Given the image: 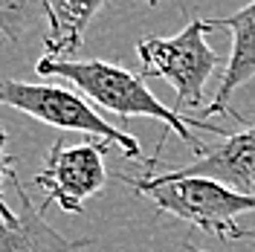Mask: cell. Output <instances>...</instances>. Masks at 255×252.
Here are the masks:
<instances>
[{"instance_id": "6da1fadb", "label": "cell", "mask_w": 255, "mask_h": 252, "mask_svg": "<svg viewBox=\"0 0 255 252\" xmlns=\"http://www.w3.org/2000/svg\"><path fill=\"white\" fill-rule=\"evenodd\" d=\"M35 73L41 79H64L70 84H76V90L87 96L90 102H96L99 108L116 113L122 119V127H128V122L133 116H145V119H157L165 125V133L162 139L157 142V151L154 157L145 162V174H154V165H157L159 154H162V145H165V136L168 130L177 133L180 139L186 142L189 148H194V154H206L209 148L203 142L191 133L189 127H206V130H215V133H226V127H212L209 122H191L189 116H180L174 113V108L162 105L157 96L148 90L142 76L130 73L125 67H116V64L108 61H76V58H41L35 64Z\"/></svg>"}, {"instance_id": "7a4b0ae2", "label": "cell", "mask_w": 255, "mask_h": 252, "mask_svg": "<svg viewBox=\"0 0 255 252\" xmlns=\"http://www.w3.org/2000/svg\"><path fill=\"white\" fill-rule=\"evenodd\" d=\"M136 191L139 197H148L157 206L159 215H171L180 221L203 229L221 241H244V229L238 226L241 215L255 212V194H241L223 183L206 180V177H183V180H162L157 174L142 177H116Z\"/></svg>"}, {"instance_id": "3957f363", "label": "cell", "mask_w": 255, "mask_h": 252, "mask_svg": "<svg viewBox=\"0 0 255 252\" xmlns=\"http://www.w3.org/2000/svg\"><path fill=\"white\" fill-rule=\"evenodd\" d=\"M209 23L191 17L171 38H145L136 44L142 79H165L174 87V113L197 111L203 105V87L209 76L221 67L218 52L206 44Z\"/></svg>"}, {"instance_id": "277c9868", "label": "cell", "mask_w": 255, "mask_h": 252, "mask_svg": "<svg viewBox=\"0 0 255 252\" xmlns=\"http://www.w3.org/2000/svg\"><path fill=\"white\" fill-rule=\"evenodd\" d=\"M0 108H12L61 130H81L93 139H105L116 145L128 159H139L142 148L133 133L125 127H113L73 90L58 84H29V81H0Z\"/></svg>"}, {"instance_id": "5b68a950", "label": "cell", "mask_w": 255, "mask_h": 252, "mask_svg": "<svg viewBox=\"0 0 255 252\" xmlns=\"http://www.w3.org/2000/svg\"><path fill=\"white\" fill-rule=\"evenodd\" d=\"M113 145L105 139H87L81 145H64L61 139L49 148L41 171L35 174V186L47 191L44 212L52 200L70 215L84 212V200L93 197L96 191L105 189L108 183V168H105V154Z\"/></svg>"}, {"instance_id": "8992f818", "label": "cell", "mask_w": 255, "mask_h": 252, "mask_svg": "<svg viewBox=\"0 0 255 252\" xmlns=\"http://www.w3.org/2000/svg\"><path fill=\"white\" fill-rule=\"evenodd\" d=\"M162 180H183V177H206L223 183L241 194H255V125L229 133L221 145L209 148L197 162L177 171L157 174Z\"/></svg>"}, {"instance_id": "52a82bcc", "label": "cell", "mask_w": 255, "mask_h": 252, "mask_svg": "<svg viewBox=\"0 0 255 252\" xmlns=\"http://www.w3.org/2000/svg\"><path fill=\"white\" fill-rule=\"evenodd\" d=\"M206 23L209 29L232 32V52H229V61H226V70H223L221 87L212 99V105H206V113L209 116L241 119V113L232 111L229 102H232L235 90H241L255 76V0L226 17H206Z\"/></svg>"}, {"instance_id": "ba28073f", "label": "cell", "mask_w": 255, "mask_h": 252, "mask_svg": "<svg viewBox=\"0 0 255 252\" xmlns=\"http://www.w3.org/2000/svg\"><path fill=\"white\" fill-rule=\"evenodd\" d=\"M9 180H12L17 197H20V209H17L15 221H0V252H79L93 244L90 238L87 241H70L61 232H55L44 221V209L32 203L20 177L12 171Z\"/></svg>"}, {"instance_id": "9c48e42d", "label": "cell", "mask_w": 255, "mask_h": 252, "mask_svg": "<svg viewBox=\"0 0 255 252\" xmlns=\"http://www.w3.org/2000/svg\"><path fill=\"white\" fill-rule=\"evenodd\" d=\"M108 6V0H47V58H70L84 47L87 26Z\"/></svg>"}, {"instance_id": "30bf717a", "label": "cell", "mask_w": 255, "mask_h": 252, "mask_svg": "<svg viewBox=\"0 0 255 252\" xmlns=\"http://www.w3.org/2000/svg\"><path fill=\"white\" fill-rule=\"evenodd\" d=\"M47 17V0H0V35L17 44L38 20Z\"/></svg>"}, {"instance_id": "8fae6325", "label": "cell", "mask_w": 255, "mask_h": 252, "mask_svg": "<svg viewBox=\"0 0 255 252\" xmlns=\"http://www.w3.org/2000/svg\"><path fill=\"white\" fill-rule=\"evenodd\" d=\"M6 142H9V136L0 127V221H15L17 212H12L9 203H6V197H3V177H9V174L15 171V157L6 151Z\"/></svg>"}, {"instance_id": "7c38bea8", "label": "cell", "mask_w": 255, "mask_h": 252, "mask_svg": "<svg viewBox=\"0 0 255 252\" xmlns=\"http://www.w3.org/2000/svg\"><path fill=\"white\" fill-rule=\"evenodd\" d=\"M244 241H255V229H244Z\"/></svg>"}, {"instance_id": "4fadbf2b", "label": "cell", "mask_w": 255, "mask_h": 252, "mask_svg": "<svg viewBox=\"0 0 255 252\" xmlns=\"http://www.w3.org/2000/svg\"><path fill=\"white\" fill-rule=\"evenodd\" d=\"M186 250L189 252H209V250H200V247H191V244H186Z\"/></svg>"}, {"instance_id": "5bb4252c", "label": "cell", "mask_w": 255, "mask_h": 252, "mask_svg": "<svg viewBox=\"0 0 255 252\" xmlns=\"http://www.w3.org/2000/svg\"><path fill=\"white\" fill-rule=\"evenodd\" d=\"M145 3H148V6H157L159 0H145Z\"/></svg>"}]
</instances>
